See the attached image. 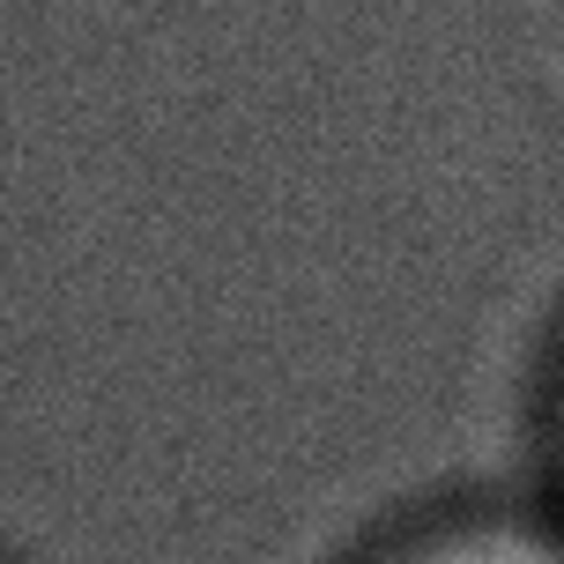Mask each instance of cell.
I'll return each mask as SVG.
<instances>
[{"label":"cell","instance_id":"cell-2","mask_svg":"<svg viewBox=\"0 0 564 564\" xmlns=\"http://www.w3.org/2000/svg\"><path fill=\"white\" fill-rule=\"evenodd\" d=\"M557 431H564V416H557Z\"/></svg>","mask_w":564,"mask_h":564},{"label":"cell","instance_id":"cell-1","mask_svg":"<svg viewBox=\"0 0 564 564\" xmlns=\"http://www.w3.org/2000/svg\"><path fill=\"white\" fill-rule=\"evenodd\" d=\"M379 564H564V535L512 520V512H468V520H438L394 542Z\"/></svg>","mask_w":564,"mask_h":564}]
</instances>
